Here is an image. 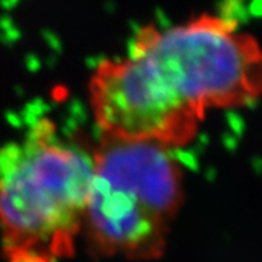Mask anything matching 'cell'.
<instances>
[{"label": "cell", "mask_w": 262, "mask_h": 262, "mask_svg": "<svg viewBox=\"0 0 262 262\" xmlns=\"http://www.w3.org/2000/svg\"><path fill=\"white\" fill-rule=\"evenodd\" d=\"M82 229L91 249L131 261L156 259L184 200L182 168L169 147L101 133Z\"/></svg>", "instance_id": "obj_1"}, {"label": "cell", "mask_w": 262, "mask_h": 262, "mask_svg": "<svg viewBox=\"0 0 262 262\" xmlns=\"http://www.w3.org/2000/svg\"><path fill=\"white\" fill-rule=\"evenodd\" d=\"M94 151L39 120L0 147V230L5 251L34 248L70 256L94 178Z\"/></svg>", "instance_id": "obj_2"}, {"label": "cell", "mask_w": 262, "mask_h": 262, "mask_svg": "<svg viewBox=\"0 0 262 262\" xmlns=\"http://www.w3.org/2000/svg\"><path fill=\"white\" fill-rule=\"evenodd\" d=\"M203 120L208 110L251 105L262 96V47L229 19L203 13L166 29L146 25L130 47Z\"/></svg>", "instance_id": "obj_3"}, {"label": "cell", "mask_w": 262, "mask_h": 262, "mask_svg": "<svg viewBox=\"0 0 262 262\" xmlns=\"http://www.w3.org/2000/svg\"><path fill=\"white\" fill-rule=\"evenodd\" d=\"M89 98L101 133L122 140L179 147L195 137L203 121L143 57L131 53L98 63Z\"/></svg>", "instance_id": "obj_4"}, {"label": "cell", "mask_w": 262, "mask_h": 262, "mask_svg": "<svg viewBox=\"0 0 262 262\" xmlns=\"http://www.w3.org/2000/svg\"><path fill=\"white\" fill-rule=\"evenodd\" d=\"M8 262H53L54 256L34 248H15L5 251Z\"/></svg>", "instance_id": "obj_5"}]
</instances>
